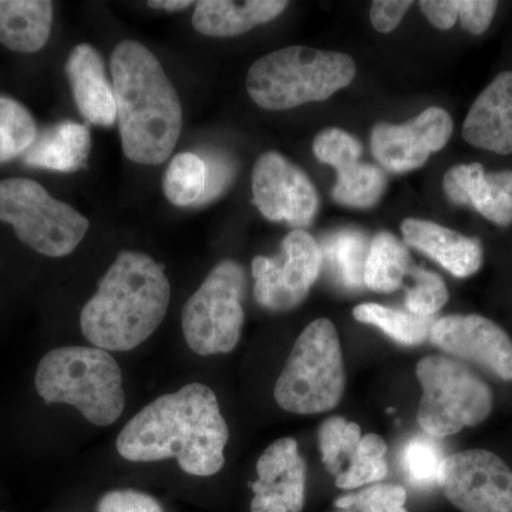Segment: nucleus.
Masks as SVG:
<instances>
[{
  "label": "nucleus",
  "instance_id": "nucleus-40",
  "mask_svg": "<svg viewBox=\"0 0 512 512\" xmlns=\"http://www.w3.org/2000/svg\"><path fill=\"white\" fill-rule=\"evenodd\" d=\"M251 512H289L284 501L265 495H254L251 501Z\"/></svg>",
  "mask_w": 512,
  "mask_h": 512
},
{
  "label": "nucleus",
  "instance_id": "nucleus-28",
  "mask_svg": "<svg viewBox=\"0 0 512 512\" xmlns=\"http://www.w3.org/2000/svg\"><path fill=\"white\" fill-rule=\"evenodd\" d=\"M207 187V165L195 153H181L165 171L163 190L167 200L177 207L198 204Z\"/></svg>",
  "mask_w": 512,
  "mask_h": 512
},
{
  "label": "nucleus",
  "instance_id": "nucleus-26",
  "mask_svg": "<svg viewBox=\"0 0 512 512\" xmlns=\"http://www.w3.org/2000/svg\"><path fill=\"white\" fill-rule=\"evenodd\" d=\"M359 322L376 326L402 345H419L430 336L433 320L414 313L397 311L377 303H363L353 309Z\"/></svg>",
  "mask_w": 512,
  "mask_h": 512
},
{
  "label": "nucleus",
  "instance_id": "nucleus-2",
  "mask_svg": "<svg viewBox=\"0 0 512 512\" xmlns=\"http://www.w3.org/2000/svg\"><path fill=\"white\" fill-rule=\"evenodd\" d=\"M117 124L124 156L160 165L170 158L183 128V106L156 55L137 40L111 53Z\"/></svg>",
  "mask_w": 512,
  "mask_h": 512
},
{
  "label": "nucleus",
  "instance_id": "nucleus-35",
  "mask_svg": "<svg viewBox=\"0 0 512 512\" xmlns=\"http://www.w3.org/2000/svg\"><path fill=\"white\" fill-rule=\"evenodd\" d=\"M96 512H164L156 498L141 491L113 490L100 497Z\"/></svg>",
  "mask_w": 512,
  "mask_h": 512
},
{
  "label": "nucleus",
  "instance_id": "nucleus-17",
  "mask_svg": "<svg viewBox=\"0 0 512 512\" xmlns=\"http://www.w3.org/2000/svg\"><path fill=\"white\" fill-rule=\"evenodd\" d=\"M402 234L404 244L423 252L456 278H470L483 266V245L478 238L416 218L402 222Z\"/></svg>",
  "mask_w": 512,
  "mask_h": 512
},
{
  "label": "nucleus",
  "instance_id": "nucleus-1",
  "mask_svg": "<svg viewBox=\"0 0 512 512\" xmlns=\"http://www.w3.org/2000/svg\"><path fill=\"white\" fill-rule=\"evenodd\" d=\"M227 421L211 387L190 383L158 397L133 417L117 437V451L133 463L175 458L184 473L211 477L225 464Z\"/></svg>",
  "mask_w": 512,
  "mask_h": 512
},
{
  "label": "nucleus",
  "instance_id": "nucleus-32",
  "mask_svg": "<svg viewBox=\"0 0 512 512\" xmlns=\"http://www.w3.org/2000/svg\"><path fill=\"white\" fill-rule=\"evenodd\" d=\"M406 500L407 491L402 485L372 484L359 493L342 495L335 507L355 512H407Z\"/></svg>",
  "mask_w": 512,
  "mask_h": 512
},
{
  "label": "nucleus",
  "instance_id": "nucleus-3",
  "mask_svg": "<svg viewBox=\"0 0 512 512\" xmlns=\"http://www.w3.org/2000/svg\"><path fill=\"white\" fill-rule=\"evenodd\" d=\"M171 285L150 255L123 251L80 313V329L94 348L128 352L143 345L170 308Z\"/></svg>",
  "mask_w": 512,
  "mask_h": 512
},
{
  "label": "nucleus",
  "instance_id": "nucleus-9",
  "mask_svg": "<svg viewBox=\"0 0 512 512\" xmlns=\"http://www.w3.org/2000/svg\"><path fill=\"white\" fill-rule=\"evenodd\" d=\"M245 286L247 275L238 262L224 259L212 268L185 303L181 316L185 342L192 352L214 356L235 349L245 322Z\"/></svg>",
  "mask_w": 512,
  "mask_h": 512
},
{
  "label": "nucleus",
  "instance_id": "nucleus-27",
  "mask_svg": "<svg viewBox=\"0 0 512 512\" xmlns=\"http://www.w3.org/2000/svg\"><path fill=\"white\" fill-rule=\"evenodd\" d=\"M446 458L439 444L427 434L407 441L399 454L400 467L407 481L423 490L441 487Z\"/></svg>",
  "mask_w": 512,
  "mask_h": 512
},
{
  "label": "nucleus",
  "instance_id": "nucleus-15",
  "mask_svg": "<svg viewBox=\"0 0 512 512\" xmlns=\"http://www.w3.org/2000/svg\"><path fill=\"white\" fill-rule=\"evenodd\" d=\"M443 190L456 205H470L498 227L512 224V170L485 173L481 164L454 165L443 178Z\"/></svg>",
  "mask_w": 512,
  "mask_h": 512
},
{
  "label": "nucleus",
  "instance_id": "nucleus-42",
  "mask_svg": "<svg viewBox=\"0 0 512 512\" xmlns=\"http://www.w3.org/2000/svg\"><path fill=\"white\" fill-rule=\"evenodd\" d=\"M336 512H355V511H352V510H340V511H336Z\"/></svg>",
  "mask_w": 512,
  "mask_h": 512
},
{
  "label": "nucleus",
  "instance_id": "nucleus-8",
  "mask_svg": "<svg viewBox=\"0 0 512 512\" xmlns=\"http://www.w3.org/2000/svg\"><path fill=\"white\" fill-rule=\"evenodd\" d=\"M0 221L12 225L23 244L49 258L72 254L90 228L84 215L29 178L0 181Z\"/></svg>",
  "mask_w": 512,
  "mask_h": 512
},
{
  "label": "nucleus",
  "instance_id": "nucleus-14",
  "mask_svg": "<svg viewBox=\"0 0 512 512\" xmlns=\"http://www.w3.org/2000/svg\"><path fill=\"white\" fill-rule=\"evenodd\" d=\"M430 339L447 355L512 382V340L493 320L481 315L444 316L433 323Z\"/></svg>",
  "mask_w": 512,
  "mask_h": 512
},
{
  "label": "nucleus",
  "instance_id": "nucleus-41",
  "mask_svg": "<svg viewBox=\"0 0 512 512\" xmlns=\"http://www.w3.org/2000/svg\"><path fill=\"white\" fill-rule=\"evenodd\" d=\"M150 8L153 9H164L167 12H178V10H184L190 8L194 3L191 0H156V2L147 3Z\"/></svg>",
  "mask_w": 512,
  "mask_h": 512
},
{
  "label": "nucleus",
  "instance_id": "nucleus-5",
  "mask_svg": "<svg viewBox=\"0 0 512 512\" xmlns=\"http://www.w3.org/2000/svg\"><path fill=\"white\" fill-rule=\"evenodd\" d=\"M356 64L340 52L291 46L256 60L247 76L249 97L261 109H295L325 101L355 79Z\"/></svg>",
  "mask_w": 512,
  "mask_h": 512
},
{
  "label": "nucleus",
  "instance_id": "nucleus-30",
  "mask_svg": "<svg viewBox=\"0 0 512 512\" xmlns=\"http://www.w3.org/2000/svg\"><path fill=\"white\" fill-rule=\"evenodd\" d=\"M362 440L359 424L335 416L323 421L319 429V447L326 470L338 477L346 470Z\"/></svg>",
  "mask_w": 512,
  "mask_h": 512
},
{
  "label": "nucleus",
  "instance_id": "nucleus-10",
  "mask_svg": "<svg viewBox=\"0 0 512 512\" xmlns=\"http://www.w3.org/2000/svg\"><path fill=\"white\" fill-rule=\"evenodd\" d=\"M322 266L318 241L303 229H293L278 255L256 256L252 261L256 302L272 312L298 308L308 298Z\"/></svg>",
  "mask_w": 512,
  "mask_h": 512
},
{
  "label": "nucleus",
  "instance_id": "nucleus-29",
  "mask_svg": "<svg viewBox=\"0 0 512 512\" xmlns=\"http://www.w3.org/2000/svg\"><path fill=\"white\" fill-rule=\"evenodd\" d=\"M36 137V123L28 109L19 101L0 96V164L25 154Z\"/></svg>",
  "mask_w": 512,
  "mask_h": 512
},
{
  "label": "nucleus",
  "instance_id": "nucleus-11",
  "mask_svg": "<svg viewBox=\"0 0 512 512\" xmlns=\"http://www.w3.org/2000/svg\"><path fill=\"white\" fill-rule=\"evenodd\" d=\"M441 487L461 512H512V470L491 451L448 456Z\"/></svg>",
  "mask_w": 512,
  "mask_h": 512
},
{
  "label": "nucleus",
  "instance_id": "nucleus-34",
  "mask_svg": "<svg viewBox=\"0 0 512 512\" xmlns=\"http://www.w3.org/2000/svg\"><path fill=\"white\" fill-rule=\"evenodd\" d=\"M313 154L320 163L339 170L343 165L355 163L362 157L363 147L360 141L348 131L340 128H328L320 131L313 140Z\"/></svg>",
  "mask_w": 512,
  "mask_h": 512
},
{
  "label": "nucleus",
  "instance_id": "nucleus-21",
  "mask_svg": "<svg viewBox=\"0 0 512 512\" xmlns=\"http://www.w3.org/2000/svg\"><path fill=\"white\" fill-rule=\"evenodd\" d=\"M92 137L89 128L74 121H60L37 134L23 154V163L33 168L76 173L89 161Z\"/></svg>",
  "mask_w": 512,
  "mask_h": 512
},
{
  "label": "nucleus",
  "instance_id": "nucleus-20",
  "mask_svg": "<svg viewBox=\"0 0 512 512\" xmlns=\"http://www.w3.org/2000/svg\"><path fill=\"white\" fill-rule=\"evenodd\" d=\"M288 5L284 0H201L195 3L192 26L205 36H239L272 22Z\"/></svg>",
  "mask_w": 512,
  "mask_h": 512
},
{
  "label": "nucleus",
  "instance_id": "nucleus-22",
  "mask_svg": "<svg viewBox=\"0 0 512 512\" xmlns=\"http://www.w3.org/2000/svg\"><path fill=\"white\" fill-rule=\"evenodd\" d=\"M52 23L49 0H0V43L13 52H39L49 40Z\"/></svg>",
  "mask_w": 512,
  "mask_h": 512
},
{
  "label": "nucleus",
  "instance_id": "nucleus-38",
  "mask_svg": "<svg viewBox=\"0 0 512 512\" xmlns=\"http://www.w3.org/2000/svg\"><path fill=\"white\" fill-rule=\"evenodd\" d=\"M409 0H377L370 8V20L373 28L380 33L393 32L402 22L404 15L412 8Z\"/></svg>",
  "mask_w": 512,
  "mask_h": 512
},
{
  "label": "nucleus",
  "instance_id": "nucleus-23",
  "mask_svg": "<svg viewBox=\"0 0 512 512\" xmlns=\"http://www.w3.org/2000/svg\"><path fill=\"white\" fill-rule=\"evenodd\" d=\"M412 269L409 249L392 232H379L370 242L365 285L370 291L392 293L403 285Z\"/></svg>",
  "mask_w": 512,
  "mask_h": 512
},
{
  "label": "nucleus",
  "instance_id": "nucleus-13",
  "mask_svg": "<svg viewBox=\"0 0 512 512\" xmlns=\"http://www.w3.org/2000/svg\"><path fill=\"white\" fill-rule=\"evenodd\" d=\"M453 128V119L446 110L429 107L404 124H376L370 136V148L384 170L407 173L423 167L431 154L443 150Z\"/></svg>",
  "mask_w": 512,
  "mask_h": 512
},
{
  "label": "nucleus",
  "instance_id": "nucleus-37",
  "mask_svg": "<svg viewBox=\"0 0 512 512\" xmlns=\"http://www.w3.org/2000/svg\"><path fill=\"white\" fill-rule=\"evenodd\" d=\"M497 9L498 2L493 0H456L457 20L474 36L487 32Z\"/></svg>",
  "mask_w": 512,
  "mask_h": 512
},
{
  "label": "nucleus",
  "instance_id": "nucleus-39",
  "mask_svg": "<svg viewBox=\"0 0 512 512\" xmlns=\"http://www.w3.org/2000/svg\"><path fill=\"white\" fill-rule=\"evenodd\" d=\"M420 9L437 29L450 30L456 25V0H423L420 2Z\"/></svg>",
  "mask_w": 512,
  "mask_h": 512
},
{
  "label": "nucleus",
  "instance_id": "nucleus-18",
  "mask_svg": "<svg viewBox=\"0 0 512 512\" xmlns=\"http://www.w3.org/2000/svg\"><path fill=\"white\" fill-rule=\"evenodd\" d=\"M66 73L74 103L84 119L96 126H113L117 121L116 99L100 53L87 43L74 47Z\"/></svg>",
  "mask_w": 512,
  "mask_h": 512
},
{
  "label": "nucleus",
  "instance_id": "nucleus-31",
  "mask_svg": "<svg viewBox=\"0 0 512 512\" xmlns=\"http://www.w3.org/2000/svg\"><path fill=\"white\" fill-rule=\"evenodd\" d=\"M387 446L377 434H366L360 440L355 456L346 470L336 477V487L342 490H353L362 485L377 484L387 474V463L384 460Z\"/></svg>",
  "mask_w": 512,
  "mask_h": 512
},
{
  "label": "nucleus",
  "instance_id": "nucleus-12",
  "mask_svg": "<svg viewBox=\"0 0 512 512\" xmlns=\"http://www.w3.org/2000/svg\"><path fill=\"white\" fill-rule=\"evenodd\" d=\"M252 195L266 220L286 222L295 229L309 227L319 210V195L302 168L276 151L256 160Z\"/></svg>",
  "mask_w": 512,
  "mask_h": 512
},
{
  "label": "nucleus",
  "instance_id": "nucleus-25",
  "mask_svg": "<svg viewBox=\"0 0 512 512\" xmlns=\"http://www.w3.org/2000/svg\"><path fill=\"white\" fill-rule=\"evenodd\" d=\"M338 181L333 187V200L350 208L375 207L382 200L387 187L386 174L377 165L350 163L340 167Z\"/></svg>",
  "mask_w": 512,
  "mask_h": 512
},
{
  "label": "nucleus",
  "instance_id": "nucleus-33",
  "mask_svg": "<svg viewBox=\"0 0 512 512\" xmlns=\"http://www.w3.org/2000/svg\"><path fill=\"white\" fill-rule=\"evenodd\" d=\"M414 286L406 293V308L414 315L431 318L440 311L448 301V289L443 279L436 272L412 266Z\"/></svg>",
  "mask_w": 512,
  "mask_h": 512
},
{
  "label": "nucleus",
  "instance_id": "nucleus-24",
  "mask_svg": "<svg viewBox=\"0 0 512 512\" xmlns=\"http://www.w3.org/2000/svg\"><path fill=\"white\" fill-rule=\"evenodd\" d=\"M323 262L329 265L332 278L346 289L365 286V265L370 244L362 232L342 229L325 238L322 245Z\"/></svg>",
  "mask_w": 512,
  "mask_h": 512
},
{
  "label": "nucleus",
  "instance_id": "nucleus-6",
  "mask_svg": "<svg viewBox=\"0 0 512 512\" xmlns=\"http://www.w3.org/2000/svg\"><path fill=\"white\" fill-rule=\"evenodd\" d=\"M345 382L338 330L329 319H316L293 345L276 380L275 402L293 414L329 412L342 400Z\"/></svg>",
  "mask_w": 512,
  "mask_h": 512
},
{
  "label": "nucleus",
  "instance_id": "nucleus-19",
  "mask_svg": "<svg viewBox=\"0 0 512 512\" xmlns=\"http://www.w3.org/2000/svg\"><path fill=\"white\" fill-rule=\"evenodd\" d=\"M258 480L251 484L255 495L284 501L289 512H301L305 505L306 464L298 443L291 437L276 440L256 463Z\"/></svg>",
  "mask_w": 512,
  "mask_h": 512
},
{
  "label": "nucleus",
  "instance_id": "nucleus-16",
  "mask_svg": "<svg viewBox=\"0 0 512 512\" xmlns=\"http://www.w3.org/2000/svg\"><path fill=\"white\" fill-rule=\"evenodd\" d=\"M463 137L480 150L512 154V72L498 74L474 101Z\"/></svg>",
  "mask_w": 512,
  "mask_h": 512
},
{
  "label": "nucleus",
  "instance_id": "nucleus-36",
  "mask_svg": "<svg viewBox=\"0 0 512 512\" xmlns=\"http://www.w3.org/2000/svg\"><path fill=\"white\" fill-rule=\"evenodd\" d=\"M201 158L207 165V187L198 204H205V202L214 201L227 190L234 178L235 165L231 163L227 154L221 151H205Z\"/></svg>",
  "mask_w": 512,
  "mask_h": 512
},
{
  "label": "nucleus",
  "instance_id": "nucleus-7",
  "mask_svg": "<svg viewBox=\"0 0 512 512\" xmlns=\"http://www.w3.org/2000/svg\"><path fill=\"white\" fill-rule=\"evenodd\" d=\"M423 390L417 412L427 436L444 439L483 423L493 412L490 386L466 363L453 357H423L416 367Z\"/></svg>",
  "mask_w": 512,
  "mask_h": 512
},
{
  "label": "nucleus",
  "instance_id": "nucleus-4",
  "mask_svg": "<svg viewBox=\"0 0 512 512\" xmlns=\"http://www.w3.org/2000/svg\"><path fill=\"white\" fill-rule=\"evenodd\" d=\"M35 384L45 402L76 407L94 426L116 423L126 406L119 363L94 346L50 350L37 366Z\"/></svg>",
  "mask_w": 512,
  "mask_h": 512
}]
</instances>
